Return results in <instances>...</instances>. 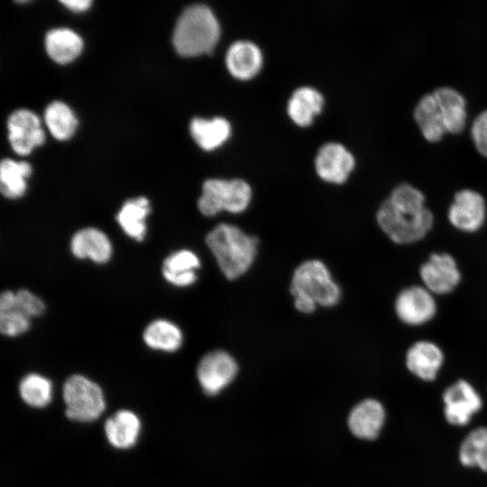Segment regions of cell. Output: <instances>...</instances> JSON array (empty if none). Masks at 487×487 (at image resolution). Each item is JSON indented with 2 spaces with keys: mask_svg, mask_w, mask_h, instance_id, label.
<instances>
[{
  "mask_svg": "<svg viewBox=\"0 0 487 487\" xmlns=\"http://www.w3.org/2000/svg\"><path fill=\"white\" fill-rule=\"evenodd\" d=\"M206 242L222 273L234 280L245 273L256 255L258 239L234 225L221 223L207 235Z\"/></svg>",
  "mask_w": 487,
  "mask_h": 487,
  "instance_id": "6da1fadb",
  "label": "cell"
},
{
  "mask_svg": "<svg viewBox=\"0 0 487 487\" xmlns=\"http://www.w3.org/2000/svg\"><path fill=\"white\" fill-rule=\"evenodd\" d=\"M290 293L295 308L302 313L315 311L317 305L332 307L340 299L341 290L332 280L327 267L319 260L302 262L295 270Z\"/></svg>",
  "mask_w": 487,
  "mask_h": 487,
  "instance_id": "7a4b0ae2",
  "label": "cell"
},
{
  "mask_svg": "<svg viewBox=\"0 0 487 487\" xmlns=\"http://www.w3.org/2000/svg\"><path fill=\"white\" fill-rule=\"evenodd\" d=\"M220 35V26L212 10L206 5L187 7L179 17L173 44L182 56H195L211 51Z\"/></svg>",
  "mask_w": 487,
  "mask_h": 487,
  "instance_id": "3957f363",
  "label": "cell"
},
{
  "mask_svg": "<svg viewBox=\"0 0 487 487\" xmlns=\"http://www.w3.org/2000/svg\"><path fill=\"white\" fill-rule=\"evenodd\" d=\"M376 220L383 233L395 244H407L424 238L434 224L432 212L425 207L409 210L395 207L389 198L376 213Z\"/></svg>",
  "mask_w": 487,
  "mask_h": 487,
  "instance_id": "277c9868",
  "label": "cell"
},
{
  "mask_svg": "<svg viewBox=\"0 0 487 487\" xmlns=\"http://www.w3.org/2000/svg\"><path fill=\"white\" fill-rule=\"evenodd\" d=\"M62 399L67 418L82 423L97 419L106 406L101 387L81 374H73L65 381Z\"/></svg>",
  "mask_w": 487,
  "mask_h": 487,
  "instance_id": "5b68a950",
  "label": "cell"
},
{
  "mask_svg": "<svg viewBox=\"0 0 487 487\" xmlns=\"http://www.w3.org/2000/svg\"><path fill=\"white\" fill-rule=\"evenodd\" d=\"M251 197V187L244 179H209L203 184L198 207L207 216L222 210L237 214L247 208Z\"/></svg>",
  "mask_w": 487,
  "mask_h": 487,
  "instance_id": "8992f818",
  "label": "cell"
},
{
  "mask_svg": "<svg viewBox=\"0 0 487 487\" xmlns=\"http://www.w3.org/2000/svg\"><path fill=\"white\" fill-rule=\"evenodd\" d=\"M394 309L402 323L409 326H421L435 317L436 302L434 294L427 288L414 285L403 289L398 294Z\"/></svg>",
  "mask_w": 487,
  "mask_h": 487,
  "instance_id": "52a82bcc",
  "label": "cell"
},
{
  "mask_svg": "<svg viewBox=\"0 0 487 487\" xmlns=\"http://www.w3.org/2000/svg\"><path fill=\"white\" fill-rule=\"evenodd\" d=\"M238 366L226 352L216 350L205 354L197 368L198 381L207 395H216L236 376Z\"/></svg>",
  "mask_w": 487,
  "mask_h": 487,
  "instance_id": "ba28073f",
  "label": "cell"
},
{
  "mask_svg": "<svg viewBox=\"0 0 487 487\" xmlns=\"http://www.w3.org/2000/svg\"><path fill=\"white\" fill-rule=\"evenodd\" d=\"M423 286L434 295L452 292L461 281V272L455 258L446 253H432L420 266Z\"/></svg>",
  "mask_w": 487,
  "mask_h": 487,
  "instance_id": "9c48e42d",
  "label": "cell"
},
{
  "mask_svg": "<svg viewBox=\"0 0 487 487\" xmlns=\"http://www.w3.org/2000/svg\"><path fill=\"white\" fill-rule=\"evenodd\" d=\"M485 217L486 204L479 192L464 188L455 194L447 212L448 221L455 228L466 233L476 232Z\"/></svg>",
  "mask_w": 487,
  "mask_h": 487,
  "instance_id": "30bf717a",
  "label": "cell"
},
{
  "mask_svg": "<svg viewBox=\"0 0 487 487\" xmlns=\"http://www.w3.org/2000/svg\"><path fill=\"white\" fill-rule=\"evenodd\" d=\"M446 420L455 426L466 425L482 408V399L473 387L464 380L449 386L443 394Z\"/></svg>",
  "mask_w": 487,
  "mask_h": 487,
  "instance_id": "8fae6325",
  "label": "cell"
},
{
  "mask_svg": "<svg viewBox=\"0 0 487 487\" xmlns=\"http://www.w3.org/2000/svg\"><path fill=\"white\" fill-rule=\"evenodd\" d=\"M7 126L11 146L20 155L30 153L33 147L41 145L44 141L40 120L29 110L14 112L8 118Z\"/></svg>",
  "mask_w": 487,
  "mask_h": 487,
  "instance_id": "7c38bea8",
  "label": "cell"
},
{
  "mask_svg": "<svg viewBox=\"0 0 487 487\" xmlns=\"http://www.w3.org/2000/svg\"><path fill=\"white\" fill-rule=\"evenodd\" d=\"M316 170L325 180L344 182L354 167L353 154L341 143L327 142L317 152Z\"/></svg>",
  "mask_w": 487,
  "mask_h": 487,
  "instance_id": "4fadbf2b",
  "label": "cell"
},
{
  "mask_svg": "<svg viewBox=\"0 0 487 487\" xmlns=\"http://www.w3.org/2000/svg\"><path fill=\"white\" fill-rule=\"evenodd\" d=\"M142 423L133 411L119 409L104 424V432L108 443L116 449H129L139 438Z\"/></svg>",
  "mask_w": 487,
  "mask_h": 487,
  "instance_id": "5bb4252c",
  "label": "cell"
},
{
  "mask_svg": "<svg viewBox=\"0 0 487 487\" xmlns=\"http://www.w3.org/2000/svg\"><path fill=\"white\" fill-rule=\"evenodd\" d=\"M444 362L442 350L435 343L421 340L414 343L406 354V366L424 381H433Z\"/></svg>",
  "mask_w": 487,
  "mask_h": 487,
  "instance_id": "9a60e30c",
  "label": "cell"
},
{
  "mask_svg": "<svg viewBox=\"0 0 487 487\" xmlns=\"http://www.w3.org/2000/svg\"><path fill=\"white\" fill-rule=\"evenodd\" d=\"M72 254L78 259L88 258L105 263L112 255V244L107 235L99 229L86 227L74 234L70 241Z\"/></svg>",
  "mask_w": 487,
  "mask_h": 487,
  "instance_id": "2e32d148",
  "label": "cell"
},
{
  "mask_svg": "<svg viewBox=\"0 0 487 487\" xmlns=\"http://www.w3.org/2000/svg\"><path fill=\"white\" fill-rule=\"evenodd\" d=\"M385 412L382 405L372 399L358 403L350 412L348 427L359 438L374 439L384 423Z\"/></svg>",
  "mask_w": 487,
  "mask_h": 487,
  "instance_id": "e0dca14e",
  "label": "cell"
},
{
  "mask_svg": "<svg viewBox=\"0 0 487 487\" xmlns=\"http://www.w3.org/2000/svg\"><path fill=\"white\" fill-rule=\"evenodd\" d=\"M262 55L253 41L240 40L233 42L225 55L226 66L231 74L238 78H249L258 72Z\"/></svg>",
  "mask_w": 487,
  "mask_h": 487,
  "instance_id": "ac0fdd59",
  "label": "cell"
},
{
  "mask_svg": "<svg viewBox=\"0 0 487 487\" xmlns=\"http://www.w3.org/2000/svg\"><path fill=\"white\" fill-rule=\"evenodd\" d=\"M433 95L440 108L446 133H459L466 124V102L464 96L451 87H439Z\"/></svg>",
  "mask_w": 487,
  "mask_h": 487,
  "instance_id": "d6986e66",
  "label": "cell"
},
{
  "mask_svg": "<svg viewBox=\"0 0 487 487\" xmlns=\"http://www.w3.org/2000/svg\"><path fill=\"white\" fill-rule=\"evenodd\" d=\"M413 116L423 137L430 142L440 141L446 133L438 104L433 93L422 96L418 101Z\"/></svg>",
  "mask_w": 487,
  "mask_h": 487,
  "instance_id": "ffe728a7",
  "label": "cell"
},
{
  "mask_svg": "<svg viewBox=\"0 0 487 487\" xmlns=\"http://www.w3.org/2000/svg\"><path fill=\"white\" fill-rule=\"evenodd\" d=\"M199 267L197 254L184 249L169 255L163 262L161 271L168 282L177 287H187L197 280L196 270Z\"/></svg>",
  "mask_w": 487,
  "mask_h": 487,
  "instance_id": "44dd1931",
  "label": "cell"
},
{
  "mask_svg": "<svg viewBox=\"0 0 487 487\" xmlns=\"http://www.w3.org/2000/svg\"><path fill=\"white\" fill-rule=\"evenodd\" d=\"M149 201L144 197L127 200L116 215L124 232L136 241H142L146 234L145 219L150 214Z\"/></svg>",
  "mask_w": 487,
  "mask_h": 487,
  "instance_id": "7402d4cb",
  "label": "cell"
},
{
  "mask_svg": "<svg viewBox=\"0 0 487 487\" xmlns=\"http://www.w3.org/2000/svg\"><path fill=\"white\" fill-rule=\"evenodd\" d=\"M324 98L319 91L311 87H300L291 95L288 102V113L299 125L310 124L313 116L319 113Z\"/></svg>",
  "mask_w": 487,
  "mask_h": 487,
  "instance_id": "603a6c76",
  "label": "cell"
},
{
  "mask_svg": "<svg viewBox=\"0 0 487 487\" xmlns=\"http://www.w3.org/2000/svg\"><path fill=\"white\" fill-rule=\"evenodd\" d=\"M45 47L49 56L58 63H68L81 51L83 41L73 31L60 28L46 34Z\"/></svg>",
  "mask_w": 487,
  "mask_h": 487,
  "instance_id": "cb8c5ba5",
  "label": "cell"
},
{
  "mask_svg": "<svg viewBox=\"0 0 487 487\" xmlns=\"http://www.w3.org/2000/svg\"><path fill=\"white\" fill-rule=\"evenodd\" d=\"M229 122L221 116L212 119L196 117L190 123V133L197 143L205 150H212L223 143L230 134Z\"/></svg>",
  "mask_w": 487,
  "mask_h": 487,
  "instance_id": "d4e9b609",
  "label": "cell"
},
{
  "mask_svg": "<svg viewBox=\"0 0 487 487\" xmlns=\"http://www.w3.org/2000/svg\"><path fill=\"white\" fill-rule=\"evenodd\" d=\"M182 332L169 320L157 319L150 323L143 332V341L154 350L172 353L182 344Z\"/></svg>",
  "mask_w": 487,
  "mask_h": 487,
  "instance_id": "484cf974",
  "label": "cell"
},
{
  "mask_svg": "<svg viewBox=\"0 0 487 487\" xmlns=\"http://www.w3.org/2000/svg\"><path fill=\"white\" fill-rule=\"evenodd\" d=\"M30 317L21 310L15 301V292L4 291L0 297V331L6 336H17L30 328Z\"/></svg>",
  "mask_w": 487,
  "mask_h": 487,
  "instance_id": "4316f807",
  "label": "cell"
},
{
  "mask_svg": "<svg viewBox=\"0 0 487 487\" xmlns=\"http://www.w3.org/2000/svg\"><path fill=\"white\" fill-rule=\"evenodd\" d=\"M18 392L25 404L32 408L42 409L51 402L52 382L41 374L29 373L20 381Z\"/></svg>",
  "mask_w": 487,
  "mask_h": 487,
  "instance_id": "83f0119b",
  "label": "cell"
},
{
  "mask_svg": "<svg viewBox=\"0 0 487 487\" xmlns=\"http://www.w3.org/2000/svg\"><path fill=\"white\" fill-rule=\"evenodd\" d=\"M31 173V166L25 161L15 162L4 159L0 166V188L7 198L22 197L26 189L25 179Z\"/></svg>",
  "mask_w": 487,
  "mask_h": 487,
  "instance_id": "f1b7e54d",
  "label": "cell"
},
{
  "mask_svg": "<svg viewBox=\"0 0 487 487\" xmlns=\"http://www.w3.org/2000/svg\"><path fill=\"white\" fill-rule=\"evenodd\" d=\"M459 458L465 466H478L487 472V427H477L464 439Z\"/></svg>",
  "mask_w": 487,
  "mask_h": 487,
  "instance_id": "f546056e",
  "label": "cell"
},
{
  "mask_svg": "<svg viewBox=\"0 0 487 487\" xmlns=\"http://www.w3.org/2000/svg\"><path fill=\"white\" fill-rule=\"evenodd\" d=\"M45 123L51 134L59 140L69 138L78 124L69 107L59 101L50 104L44 114Z\"/></svg>",
  "mask_w": 487,
  "mask_h": 487,
  "instance_id": "4dcf8cb0",
  "label": "cell"
},
{
  "mask_svg": "<svg viewBox=\"0 0 487 487\" xmlns=\"http://www.w3.org/2000/svg\"><path fill=\"white\" fill-rule=\"evenodd\" d=\"M389 199L399 208L421 210L427 207L424 194L418 188L408 183H401L395 187Z\"/></svg>",
  "mask_w": 487,
  "mask_h": 487,
  "instance_id": "1f68e13d",
  "label": "cell"
},
{
  "mask_svg": "<svg viewBox=\"0 0 487 487\" xmlns=\"http://www.w3.org/2000/svg\"><path fill=\"white\" fill-rule=\"evenodd\" d=\"M15 301L17 307L30 317L41 316L45 311L44 302L28 289L17 290Z\"/></svg>",
  "mask_w": 487,
  "mask_h": 487,
  "instance_id": "d6a6232c",
  "label": "cell"
},
{
  "mask_svg": "<svg viewBox=\"0 0 487 487\" xmlns=\"http://www.w3.org/2000/svg\"><path fill=\"white\" fill-rule=\"evenodd\" d=\"M471 137L477 152L487 158V109L473 119L471 125Z\"/></svg>",
  "mask_w": 487,
  "mask_h": 487,
  "instance_id": "836d02e7",
  "label": "cell"
},
{
  "mask_svg": "<svg viewBox=\"0 0 487 487\" xmlns=\"http://www.w3.org/2000/svg\"><path fill=\"white\" fill-rule=\"evenodd\" d=\"M60 3L75 12L84 11L91 5L90 0H63Z\"/></svg>",
  "mask_w": 487,
  "mask_h": 487,
  "instance_id": "e575fe53",
  "label": "cell"
}]
</instances>
